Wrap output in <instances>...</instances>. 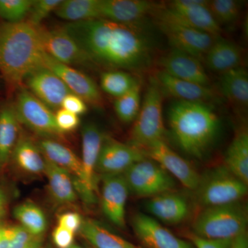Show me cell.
I'll use <instances>...</instances> for the list:
<instances>
[{"label":"cell","mask_w":248,"mask_h":248,"mask_svg":"<svg viewBox=\"0 0 248 248\" xmlns=\"http://www.w3.org/2000/svg\"><path fill=\"white\" fill-rule=\"evenodd\" d=\"M141 24L125 25L98 18L63 27L91 63L112 70L146 71L153 64L154 42Z\"/></svg>","instance_id":"obj_1"},{"label":"cell","mask_w":248,"mask_h":248,"mask_svg":"<svg viewBox=\"0 0 248 248\" xmlns=\"http://www.w3.org/2000/svg\"><path fill=\"white\" fill-rule=\"evenodd\" d=\"M170 128L182 151L202 159L218 138L221 121L209 104L177 100L168 112Z\"/></svg>","instance_id":"obj_2"},{"label":"cell","mask_w":248,"mask_h":248,"mask_svg":"<svg viewBox=\"0 0 248 248\" xmlns=\"http://www.w3.org/2000/svg\"><path fill=\"white\" fill-rule=\"evenodd\" d=\"M45 53L39 27L22 22L0 27V73L11 86H19L44 66Z\"/></svg>","instance_id":"obj_3"},{"label":"cell","mask_w":248,"mask_h":248,"mask_svg":"<svg viewBox=\"0 0 248 248\" xmlns=\"http://www.w3.org/2000/svg\"><path fill=\"white\" fill-rule=\"evenodd\" d=\"M248 210L239 202L206 207L195 218L193 234L211 239H233L247 231Z\"/></svg>","instance_id":"obj_4"},{"label":"cell","mask_w":248,"mask_h":248,"mask_svg":"<svg viewBox=\"0 0 248 248\" xmlns=\"http://www.w3.org/2000/svg\"><path fill=\"white\" fill-rule=\"evenodd\" d=\"M162 102L163 93L156 80L152 79L134 121L129 144L143 151L153 143L164 140Z\"/></svg>","instance_id":"obj_5"},{"label":"cell","mask_w":248,"mask_h":248,"mask_svg":"<svg viewBox=\"0 0 248 248\" xmlns=\"http://www.w3.org/2000/svg\"><path fill=\"white\" fill-rule=\"evenodd\" d=\"M193 192L197 203L206 208L242 200L247 195L248 185L221 165L200 175Z\"/></svg>","instance_id":"obj_6"},{"label":"cell","mask_w":248,"mask_h":248,"mask_svg":"<svg viewBox=\"0 0 248 248\" xmlns=\"http://www.w3.org/2000/svg\"><path fill=\"white\" fill-rule=\"evenodd\" d=\"M206 0H174L157 4L151 16L155 20L177 23L207 32L214 37L221 36V26L214 19Z\"/></svg>","instance_id":"obj_7"},{"label":"cell","mask_w":248,"mask_h":248,"mask_svg":"<svg viewBox=\"0 0 248 248\" xmlns=\"http://www.w3.org/2000/svg\"><path fill=\"white\" fill-rule=\"evenodd\" d=\"M14 108L19 123L44 139L53 140L63 135L57 125L55 113L26 88L18 92Z\"/></svg>","instance_id":"obj_8"},{"label":"cell","mask_w":248,"mask_h":248,"mask_svg":"<svg viewBox=\"0 0 248 248\" xmlns=\"http://www.w3.org/2000/svg\"><path fill=\"white\" fill-rule=\"evenodd\" d=\"M123 175L129 190L141 197H153L170 192L176 185L172 176L152 159L135 163Z\"/></svg>","instance_id":"obj_9"},{"label":"cell","mask_w":248,"mask_h":248,"mask_svg":"<svg viewBox=\"0 0 248 248\" xmlns=\"http://www.w3.org/2000/svg\"><path fill=\"white\" fill-rule=\"evenodd\" d=\"M172 49L180 50L200 60L204 58L217 37L177 23L155 20Z\"/></svg>","instance_id":"obj_10"},{"label":"cell","mask_w":248,"mask_h":248,"mask_svg":"<svg viewBox=\"0 0 248 248\" xmlns=\"http://www.w3.org/2000/svg\"><path fill=\"white\" fill-rule=\"evenodd\" d=\"M39 31L44 50L54 60L70 66L91 63L79 44L63 28L46 30L39 27Z\"/></svg>","instance_id":"obj_11"},{"label":"cell","mask_w":248,"mask_h":248,"mask_svg":"<svg viewBox=\"0 0 248 248\" xmlns=\"http://www.w3.org/2000/svg\"><path fill=\"white\" fill-rule=\"evenodd\" d=\"M143 152L146 156L160 165L186 188L192 191L197 188L201 174L187 160L172 151L164 140L153 143Z\"/></svg>","instance_id":"obj_12"},{"label":"cell","mask_w":248,"mask_h":248,"mask_svg":"<svg viewBox=\"0 0 248 248\" xmlns=\"http://www.w3.org/2000/svg\"><path fill=\"white\" fill-rule=\"evenodd\" d=\"M43 66L53 72L62 80L73 94L94 107L102 105V97L97 85L90 77L73 67L54 60L46 53L44 55Z\"/></svg>","instance_id":"obj_13"},{"label":"cell","mask_w":248,"mask_h":248,"mask_svg":"<svg viewBox=\"0 0 248 248\" xmlns=\"http://www.w3.org/2000/svg\"><path fill=\"white\" fill-rule=\"evenodd\" d=\"M145 159L146 155L141 150L104 138L96 171L102 175L124 174L135 163Z\"/></svg>","instance_id":"obj_14"},{"label":"cell","mask_w":248,"mask_h":248,"mask_svg":"<svg viewBox=\"0 0 248 248\" xmlns=\"http://www.w3.org/2000/svg\"><path fill=\"white\" fill-rule=\"evenodd\" d=\"M24 81L27 90L53 112L61 108L63 99L72 93L58 76L45 66L32 72Z\"/></svg>","instance_id":"obj_15"},{"label":"cell","mask_w":248,"mask_h":248,"mask_svg":"<svg viewBox=\"0 0 248 248\" xmlns=\"http://www.w3.org/2000/svg\"><path fill=\"white\" fill-rule=\"evenodd\" d=\"M129 191L123 174L102 175V210L106 217L120 228L125 226V205Z\"/></svg>","instance_id":"obj_16"},{"label":"cell","mask_w":248,"mask_h":248,"mask_svg":"<svg viewBox=\"0 0 248 248\" xmlns=\"http://www.w3.org/2000/svg\"><path fill=\"white\" fill-rule=\"evenodd\" d=\"M132 225L135 234L147 248H194L190 243L179 239L153 217L145 214H136Z\"/></svg>","instance_id":"obj_17"},{"label":"cell","mask_w":248,"mask_h":248,"mask_svg":"<svg viewBox=\"0 0 248 248\" xmlns=\"http://www.w3.org/2000/svg\"><path fill=\"white\" fill-rule=\"evenodd\" d=\"M156 4L146 0H99L100 18L125 25L141 24Z\"/></svg>","instance_id":"obj_18"},{"label":"cell","mask_w":248,"mask_h":248,"mask_svg":"<svg viewBox=\"0 0 248 248\" xmlns=\"http://www.w3.org/2000/svg\"><path fill=\"white\" fill-rule=\"evenodd\" d=\"M162 71L170 76L202 86H208L210 78L200 60L180 50L172 49L159 59Z\"/></svg>","instance_id":"obj_19"},{"label":"cell","mask_w":248,"mask_h":248,"mask_svg":"<svg viewBox=\"0 0 248 248\" xmlns=\"http://www.w3.org/2000/svg\"><path fill=\"white\" fill-rule=\"evenodd\" d=\"M155 79L161 92L177 98V100L208 104L215 99L213 91L209 86L178 79L162 71L156 73Z\"/></svg>","instance_id":"obj_20"},{"label":"cell","mask_w":248,"mask_h":248,"mask_svg":"<svg viewBox=\"0 0 248 248\" xmlns=\"http://www.w3.org/2000/svg\"><path fill=\"white\" fill-rule=\"evenodd\" d=\"M146 208L159 221L169 225L182 223L188 217L190 212L185 197L171 192L152 197L147 202Z\"/></svg>","instance_id":"obj_21"},{"label":"cell","mask_w":248,"mask_h":248,"mask_svg":"<svg viewBox=\"0 0 248 248\" xmlns=\"http://www.w3.org/2000/svg\"><path fill=\"white\" fill-rule=\"evenodd\" d=\"M105 137L95 124H86L81 130L82 157L81 161L86 184L89 190H95V171Z\"/></svg>","instance_id":"obj_22"},{"label":"cell","mask_w":248,"mask_h":248,"mask_svg":"<svg viewBox=\"0 0 248 248\" xmlns=\"http://www.w3.org/2000/svg\"><path fill=\"white\" fill-rule=\"evenodd\" d=\"M37 146L46 159L65 170L87 187L81 159L70 148L52 139H43Z\"/></svg>","instance_id":"obj_23"},{"label":"cell","mask_w":248,"mask_h":248,"mask_svg":"<svg viewBox=\"0 0 248 248\" xmlns=\"http://www.w3.org/2000/svg\"><path fill=\"white\" fill-rule=\"evenodd\" d=\"M204 58L209 69L223 73L241 66L243 52L234 42L218 36L215 38Z\"/></svg>","instance_id":"obj_24"},{"label":"cell","mask_w":248,"mask_h":248,"mask_svg":"<svg viewBox=\"0 0 248 248\" xmlns=\"http://www.w3.org/2000/svg\"><path fill=\"white\" fill-rule=\"evenodd\" d=\"M45 174L48 179L49 190L55 202L60 204L76 202L78 195L71 174L46 159Z\"/></svg>","instance_id":"obj_25"},{"label":"cell","mask_w":248,"mask_h":248,"mask_svg":"<svg viewBox=\"0 0 248 248\" xmlns=\"http://www.w3.org/2000/svg\"><path fill=\"white\" fill-rule=\"evenodd\" d=\"M225 166L240 180L248 186V133L241 129L234 139L225 155Z\"/></svg>","instance_id":"obj_26"},{"label":"cell","mask_w":248,"mask_h":248,"mask_svg":"<svg viewBox=\"0 0 248 248\" xmlns=\"http://www.w3.org/2000/svg\"><path fill=\"white\" fill-rule=\"evenodd\" d=\"M19 124L14 106L0 109V169L7 164L12 155L18 140Z\"/></svg>","instance_id":"obj_27"},{"label":"cell","mask_w":248,"mask_h":248,"mask_svg":"<svg viewBox=\"0 0 248 248\" xmlns=\"http://www.w3.org/2000/svg\"><path fill=\"white\" fill-rule=\"evenodd\" d=\"M222 94L236 105L247 107L248 104V74L247 70L240 66L221 73L219 81Z\"/></svg>","instance_id":"obj_28"},{"label":"cell","mask_w":248,"mask_h":248,"mask_svg":"<svg viewBox=\"0 0 248 248\" xmlns=\"http://www.w3.org/2000/svg\"><path fill=\"white\" fill-rule=\"evenodd\" d=\"M11 156L18 167L24 172L31 174L45 173V157L37 145L30 138L21 137L17 140Z\"/></svg>","instance_id":"obj_29"},{"label":"cell","mask_w":248,"mask_h":248,"mask_svg":"<svg viewBox=\"0 0 248 248\" xmlns=\"http://www.w3.org/2000/svg\"><path fill=\"white\" fill-rule=\"evenodd\" d=\"M79 231L94 248H136L126 240L90 218L83 219Z\"/></svg>","instance_id":"obj_30"},{"label":"cell","mask_w":248,"mask_h":248,"mask_svg":"<svg viewBox=\"0 0 248 248\" xmlns=\"http://www.w3.org/2000/svg\"><path fill=\"white\" fill-rule=\"evenodd\" d=\"M54 13L58 17L71 22L98 19L100 18L99 0L62 1Z\"/></svg>","instance_id":"obj_31"},{"label":"cell","mask_w":248,"mask_h":248,"mask_svg":"<svg viewBox=\"0 0 248 248\" xmlns=\"http://www.w3.org/2000/svg\"><path fill=\"white\" fill-rule=\"evenodd\" d=\"M14 216L34 236H43L47 229V219L43 210L32 202H24L17 205L14 210Z\"/></svg>","instance_id":"obj_32"},{"label":"cell","mask_w":248,"mask_h":248,"mask_svg":"<svg viewBox=\"0 0 248 248\" xmlns=\"http://www.w3.org/2000/svg\"><path fill=\"white\" fill-rule=\"evenodd\" d=\"M101 87L104 92L116 98L121 97L140 84L136 78L121 70H110L101 76Z\"/></svg>","instance_id":"obj_33"},{"label":"cell","mask_w":248,"mask_h":248,"mask_svg":"<svg viewBox=\"0 0 248 248\" xmlns=\"http://www.w3.org/2000/svg\"><path fill=\"white\" fill-rule=\"evenodd\" d=\"M141 88L140 84L128 93L117 97L114 103L117 117L124 123H131L138 117L141 108Z\"/></svg>","instance_id":"obj_34"},{"label":"cell","mask_w":248,"mask_h":248,"mask_svg":"<svg viewBox=\"0 0 248 248\" xmlns=\"http://www.w3.org/2000/svg\"><path fill=\"white\" fill-rule=\"evenodd\" d=\"M208 8L214 19L218 24H229L238 19L241 4L235 0L209 1Z\"/></svg>","instance_id":"obj_35"},{"label":"cell","mask_w":248,"mask_h":248,"mask_svg":"<svg viewBox=\"0 0 248 248\" xmlns=\"http://www.w3.org/2000/svg\"><path fill=\"white\" fill-rule=\"evenodd\" d=\"M33 0H0V17L8 23L24 22L29 14Z\"/></svg>","instance_id":"obj_36"},{"label":"cell","mask_w":248,"mask_h":248,"mask_svg":"<svg viewBox=\"0 0 248 248\" xmlns=\"http://www.w3.org/2000/svg\"><path fill=\"white\" fill-rule=\"evenodd\" d=\"M63 1V0H62ZM62 0H37L34 1L31 6L27 21L34 27H40V23L48 16L52 11H55Z\"/></svg>","instance_id":"obj_37"},{"label":"cell","mask_w":248,"mask_h":248,"mask_svg":"<svg viewBox=\"0 0 248 248\" xmlns=\"http://www.w3.org/2000/svg\"><path fill=\"white\" fill-rule=\"evenodd\" d=\"M55 122L62 133L74 131L79 125V116L60 108L55 113Z\"/></svg>","instance_id":"obj_38"},{"label":"cell","mask_w":248,"mask_h":248,"mask_svg":"<svg viewBox=\"0 0 248 248\" xmlns=\"http://www.w3.org/2000/svg\"><path fill=\"white\" fill-rule=\"evenodd\" d=\"M9 248H25L35 236L21 226L9 227Z\"/></svg>","instance_id":"obj_39"},{"label":"cell","mask_w":248,"mask_h":248,"mask_svg":"<svg viewBox=\"0 0 248 248\" xmlns=\"http://www.w3.org/2000/svg\"><path fill=\"white\" fill-rule=\"evenodd\" d=\"M189 239L196 248H231L233 239H211L189 234Z\"/></svg>","instance_id":"obj_40"},{"label":"cell","mask_w":248,"mask_h":248,"mask_svg":"<svg viewBox=\"0 0 248 248\" xmlns=\"http://www.w3.org/2000/svg\"><path fill=\"white\" fill-rule=\"evenodd\" d=\"M61 108L79 115L86 113L88 107L86 103L81 98L71 93L66 96L62 101Z\"/></svg>","instance_id":"obj_41"},{"label":"cell","mask_w":248,"mask_h":248,"mask_svg":"<svg viewBox=\"0 0 248 248\" xmlns=\"http://www.w3.org/2000/svg\"><path fill=\"white\" fill-rule=\"evenodd\" d=\"M52 238L57 248H69L74 244L75 233L58 225L54 229Z\"/></svg>","instance_id":"obj_42"},{"label":"cell","mask_w":248,"mask_h":248,"mask_svg":"<svg viewBox=\"0 0 248 248\" xmlns=\"http://www.w3.org/2000/svg\"><path fill=\"white\" fill-rule=\"evenodd\" d=\"M82 221L83 218H81V215L71 212L62 214L58 218L59 226L69 230L75 234L77 232L79 231Z\"/></svg>","instance_id":"obj_43"},{"label":"cell","mask_w":248,"mask_h":248,"mask_svg":"<svg viewBox=\"0 0 248 248\" xmlns=\"http://www.w3.org/2000/svg\"><path fill=\"white\" fill-rule=\"evenodd\" d=\"M8 202H9V197H8L7 192L2 186L0 185V221L6 214Z\"/></svg>","instance_id":"obj_44"},{"label":"cell","mask_w":248,"mask_h":248,"mask_svg":"<svg viewBox=\"0 0 248 248\" xmlns=\"http://www.w3.org/2000/svg\"><path fill=\"white\" fill-rule=\"evenodd\" d=\"M231 248H248V231H245L232 241Z\"/></svg>","instance_id":"obj_45"},{"label":"cell","mask_w":248,"mask_h":248,"mask_svg":"<svg viewBox=\"0 0 248 248\" xmlns=\"http://www.w3.org/2000/svg\"><path fill=\"white\" fill-rule=\"evenodd\" d=\"M43 236H35L25 248H42Z\"/></svg>","instance_id":"obj_46"},{"label":"cell","mask_w":248,"mask_h":248,"mask_svg":"<svg viewBox=\"0 0 248 248\" xmlns=\"http://www.w3.org/2000/svg\"><path fill=\"white\" fill-rule=\"evenodd\" d=\"M3 226H1V225H0V248H1V233H2Z\"/></svg>","instance_id":"obj_47"},{"label":"cell","mask_w":248,"mask_h":248,"mask_svg":"<svg viewBox=\"0 0 248 248\" xmlns=\"http://www.w3.org/2000/svg\"><path fill=\"white\" fill-rule=\"evenodd\" d=\"M69 248H81V246H78V245L73 244V245H72L71 247H70Z\"/></svg>","instance_id":"obj_48"}]
</instances>
